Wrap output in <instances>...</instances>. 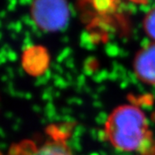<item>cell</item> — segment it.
I'll list each match as a JSON object with an SVG mask.
<instances>
[{
  "label": "cell",
  "instance_id": "8992f818",
  "mask_svg": "<svg viewBox=\"0 0 155 155\" xmlns=\"http://www.w3.org/2000/svg\"><path fill=\"white\" fill-rule=\"evenodd\" d=\"M0 155H11V154H10V153H5V154H4L3 153H1V152H0Z\"/></svg>",
  "mask_w": 155,
  "mask_h": 155
},
{
  "label": "cell",
  "instance_id": "277c9868",
  "mask_svg": "<svg viewBox=\"0 0 155 155\" xmlns=\"http://www.w3.org/2000/svg\"><path fill=\"white\" fill-rule=\"evenodd\" d=\"M134 69L136 77L142 82L155 84V41L145 46L134 58Z\"/></svg>",
  "mask_w": 155,
  "mask_h": 155
},
{
  "label": "cell",
  "instance_id": "7a4b0ae2",
  "mask_svg": "<svg viewBox=\"0 0 155 155\" xmlns=\"http://www.w3.org/2000/svg\"><path fill=\"white\" fill-rule=\"evenodd\" d=\"M31 16L39 28L52 32L65 26L68 10L65 0H34Z\"/></svg>",
  "mask_w": 155,
  "mask_h": 155
},
{
  "label": "cell",
  "instance_id": "3957f363",
  "mask_svg": "<svg viewBox=\"0 0 155 155\" xmlns=\"http://www.w3.org/2000/svg\"><path fill=\"white\" fill-rule=\"evenodd\" d=\"M8 153L11 155H75L65 138L53 127L48 137L42 140H24L11 145Z\"/></svg>",
  "mask_w": 155,
  "mask_h": 155
},
{
  "label": "cell",
  "instance_id": "6da1fadb",
  "mask_svg": "<svg viewBox=\"0 0 155 155\" xmlns=\"http://www.w3.org/2000/svg\"><path fill=\"white\" fill-rule=\"evenodd\" d=\"M107 140L123 152H140L148 146L152 134L145 113L137 106L124 104L110 114L104 124Z\"/></svg>",
  "mask_w": 155,
  "mask_h": 155
},
{
  "label": "cell",
  "instance_id": "5b68a950",
  "mask_svg": "<svg viewBox=\"0 0 155 155\" xmlns=\"http://www.w3.org/2000/svg\"><path fill=\"white\" fill-rule=\"evenodd\" d=\"M144 28L148 36L155 41V8L147 13L144 20Z\"/></svg>",
  "mask_w": 155,
  "mask_h": 155
}]
</instances>
